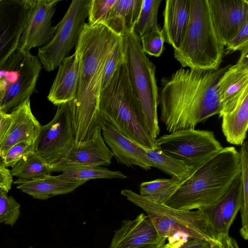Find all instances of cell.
Here are the masks:
<instances>
[{
	"label": "cell",
	"mask_w": 248,
	"mask_h": 248,
	"mask_svg": "<svg viewBox=\"0 0 248 248\" xmlns=\"http://www.w3.org/2000/svg\"><path fill=\"white\" fill-rule=\"evenodd\" d=\"M113 157L103 138L101 129H97L87 140L80 142L74 140L66 155L59 162L106 166L111 164Z\"/></svg>",
	"instance_id": "cell-20"
},
{
	"label": "cell",
	"mask_w": 248,
	"mask_h": 248,
	"mask_svg": "<svg viewBox=\"0 0 248 248\" xmlns=\"http://www.w3.org/2000/svg\"><path fill=\"white\" fill-rule=\"evenodd\" d=\"M101 130L105 142L118 162L128 167L137 166L145 170L155 167L140 145L123 135L108 122H105Z\"/></svg>",
	"instance_id": "cell-19"
},
{
	"label": "cell",
	"mask_w": 248,
	"mask_h": 248,
	"mask_svg": "<svg viewBox=\"0 0 248 248\" xmlns=\"http://www.w3.org/2000/svg\"><path fill=\"white\" fill-rule=\"evenodd\" d=\"M121 194L147 214L160 238L170 239L186 235L190 238L203 239L216 244L208 225L204 210L184 211L153 202L131 190Z\"/></svg>",
	"instance_id": "cell-7"
},
{
	"label": "cell",
	"mask_w": 248,
	"mask_h": 248,
	"mask_svg": "<svg viewBox=\"0 0 248 248\" xmlns=\"http://www.w3.org/2000/svg\"><path fill=\"white\" fill-rule=\"evenodd\" d=\"M248 90V47L241 51L237 62L228 67L218 80L219 117L230 111Z\"/></svg>",
	"instance_id": "cell-16"
},
{
	"label": "cell",
	"mask_w": 248,
	"mask_h": 248,
	"mask_svg": "<svg viewBox=\"0 0 248 248\" xmlns=\"http://www.w3.org/2000/svg\"><path fill=\"white\" fill-rule=\"evenodd\" d=\"M240 155L241 178L243 187V201L240 209L241 217V227L240 233L242 237L248 239V145L244 142L238 151Z\"/></svg>",
	"instance_id": "cell-30"
},
{
	"label": "cell",
	"mask_w": 248,
	"mask_h": 248,
	"mask_svg": "<svg viewBox=\"0 0 248 248\" xmlns=\"http://www.w3.org/2000/svg\"><path fill=\"white\" fill-rule=\"evenodd\" d=\"M121 36L130 82L141 108L148 133L155 141L160 134L155 66L143 51L140 38L134 30Z\"/></svg>",
	"instance_id": "cell-6"
},
{
	"label": "cell",
	"mask_w": 248,
	"mask_h": 248,
	"mask_svg": "<svg viewBox=\"0 0 248 248\" xmlns=\"http://www.w3.org/2000/svg\"><path fill=\"white\" fill-rule=\"evenodd\" d=\"M11 120L10 113H4L0 110V144L8 129Z\"/></svg>",
	"instance_id": "cell-40"
},
{
	"label": "cell",
	"mask_w": 248,
	"mask_h": 248,
	"mask_svg": "<svg viewBox=\"0 0 248 248\" xmlns=\"http://www.w3.org/2000/svg\"><path fill=\"white\" fill-rule=\"evenodd\" d=\"M155 149L194 169L223 148L214 132L195 128L162 135L155 140Z\"/></svg>",
	"instance_id": "cell-10"
},
{
	"label": "cell",
	"mask_w": 248,
	"mask_h": 248,
	"mask_svg": "<svg viewBox=\"0 0 248 248\" xmlns=\"http://www.w3.org/2000/svg\"><path fill=\"white\" fill-rule=\"evenodd\" d=\"M27 12L25 0H0V65L17 47Z\"/></svg>",
	"instance_id": "cell-14"
},
{
	"label": "cell",
	"mask_w": 248,
	"mask_h": 248,
	"mask_svg": "<svg viewBox=\"0 0 248 248\" xmlns=\"http://www.w3.org/2000/svg\"><path fill=\"white\" fill-rule=\"evenodd\" d=\"M228 248H240L235 239L229 236L227 237Z\"/></svg>",
	"instance_id": "cell-41"
},
{
	"label": "cell",
	"mask_w": 248,
	"mask_h": 248,
	"mask_svg": "<svg viewBox=\"0 0 248 248\" xmlns=\"http://www.w3.org/2000/svg\"><path fill=\"white\" fill-rule=\"evenodd\" d=\"M181 183L173 177L142 182L140 186L139 194L153 202L162 204L174 193Z\"/></svg>",
	"instance_id": "cell-29"
},
{
	"label": "cell",
	"mask_w": 248,
	"mask_h": 248,
	"mask_svg": "<svg viewBox=\"0 0 248 248\" xmlns=\"http://www.w3.org/2000/svg\"><path fill=\"white\" fill-rule=\"evenodd\" d=\"M60 0H25L28 8L24 29L17 47L30 51L48 43L56 31L52 26V19Z\"/></svg>",
	"instance_id": "cell-12"
},
{
	"label": "cell",
	"mask_w": 248,
	"mask_h": 248,
	"mask_svg": "<svg viewBox=\"0 0 248 248\" xmlns=\"http://www.w3.org/2000/svg\"><path fill=\"white\" fill-rule=\"evenodd\" d=\"M142 0H117L102 23L118 35L134 30Z\"/></svg>",
	"instance_id": "cell-25"
},
{
	"label": "cell",
	"mask_w": 248,
	"mask_h": 248,
	"mask_svg": "<svg viewBox=\"0 0 248 248\" xmlns=\"http://www.w3.org/2000/svg\"><path fill=\"white\" fill-rule=\"evenodd\" d=\"M74 141L69 103L58 106L55 115L47 124L42 125L35 143V152L49 165L66 155Z\"/></svg>",
	"instance_id": "cell-11"
},
{
	"label": "cell",
	"mask_w": 248,
	"mask_h": 248,
	"mask_svg": "<svg viewBox=\"0 0 248 248\" xmlns=\"http://www.w3.org/2000/svg\"><path fill=\"white\" fill-rule=\"evenodd\" d=\"M30 248H33V247H31V246H30Z\"/></svg>",
	"instance_id": "cell-44"
},
{
	"label": "cell",
	"mask_w": 248,
	"mask_h": 248,
	"mask_svg": "<svg viewBox=\"0 0 248 248\" xmlns=\"http://www.w3.org/2000/svg\"><path fill=\"white\" fill-rule=\"evenodd\" d=\"M78 57L76 51L63 60L47 95L51 103L58 106L74 99L78 86Z\"/></svg>",
	"instance_id": "cell-21"
},
{
	"label": "cell",
	"mask_w": 248,
	"mask_h": 248,
	"mask_svg": "<svg viewBox=\"0 0 248 248\" xmlns=\"http://www.w3.org/2000/svg\"><path fill=\"white\" fill-rule=\"evenodd\" d=\"M241 172L238 151L223 147L194 169L163 204L184 211L205 209L224 196Z\"/></svg>",
	"instance_id": "cell-3"
},
{
	"label": "cell",
	"mask_w": 248,
	"mask_h": 248,
	"mask_svg": "<svg viewBox=\"0 0 248 248\" xmlns=\"http://www.w3.org/2000/svg\"><path fill=\"white\" fill-rule=\"evenodd\" d=\"M91 1L72 0L63 17L56 25L53 38L38 48L37 57L46 71H52L59 67L76 46L88 16Z\"/></svg>",
	"instance_id": "cell-9"
},
{
	"label": "cell",
	"mask_w": 248,
	"mask_h": 248,
	"mask_svg": "<svg viewBox=\"0 0 248 248\" xmlns=\"http://www.w3.org/2000/svg\"><path fill=\"white\" fill-rule=\"evenodd\" d=\"M243 201L241 173L234 180L227 192L217 203L203 210L216 243L229 235V231Z\"/></svg>",
	"instance_id": "cell-13"
},
{
	"label": "cell",
	"mask_w": 248,
	"mask_h": 248,
	"mask_svg": "<svg viewBox=\"0 0 248 248\" xmlns=\"http://www.w3.org/2000/svg\"><path fill=\"white\" fill-rule=\"evenodd\" d=\"M87 181L62 179L49 175L30 181L17 179L14 182L16 188L33 198L45 200L52 197L66 194L76 190Z\"/></svg>",
	"instance_id": "cell-23"
},
{
	"label": "cell",
	"mask_w": 248,
	"mask_h": 248,
	"mask_svg": "<svg viewBox=\"0 0 248 248\" xmlns=\"http://www.w3.org/2000/svg\"><path fill=\"white\" fill-rule=\"evenodd\" d=\"M189 17L181 43L174 50L182 68L215 70L222 62L225 46L213 23L208 0H189Z\"/></svg>",
	"instance_id": "cell-5"
},
{
	"label": "cell",
	"mask_w": 248,
	"mask_h": 248,
	"mask_svg": "<svg viewBox=\"0 0 248 248\" xmlns=\"http://www.w3.org/2000/svg\"></svg>",
	"instance_id": "cell-46"
},
{
	"label": "cell",
	"mask_w": 248,
	"mask_h": 248,
	"mask_svg": "<svg viewBox=\"0 0 248 248\" xmlns=\"http://www.w3.org/2000/svg\"><path fill=\"white\" fill-rule=\"evenodd\" d=\"M216 31L225 46L248 22V0H208Z\"/></svg>",
	"instance_id": "cell-15"
},
{
	"label": "cell",
	"mask_w": 248,
	"mask_h": 248,
	"mask_svg": "<svg viewBox=\"0 0 248 248\" xmlns=\"http://www.w3.org/2000/svg\"><path fill=\"white\" fill-rule=\"evenodd\" d=\"M11 122L0 144V158L13 146L22 141L35 142L41 125L33 114L30 99L10 113Z\"/></svg>",
	"instance_id": "cell-18"
},
{
	"label": "cell",
	"mask_w": 248,
	"mask_h": 248,
	"mask_svg": "<svg viewBox=\"0 0 248 248\" xmlns=\"http://www.w3.org/2000/svg\"><path fill=\"white\" fill-rule=\"evenodd\" d=\"M124 62V53L122 36L108 58L102 76L101 90L108 82L117 68Z\"/></svg>",
	"instance_id": "cell-35"
},
{
	"label": "cell",
	"mask_w": 248,
	"mask_h": 248,
	"mask_svg": "<svg viewBox=\"0 0 248 248\" xmlns=\"http://www.w3.org/2000/svg\"><path fill=\"white\" fill-rule=\"evenodd\" d=\"M13 176L10 170L0 164V188L9 192L12 188Z\"/></svg>",
	"instance_id": "cell-39"
},
{
	"label": "cell",
	"mask_w": 248,
	"mask_h": 248,
	"mask_svg": "<svg viewBox=\"0 0 248 248\" xmlns=\"http://www.w3.org/2000/svg\"><path fill=\"white\" fill-rule=\"evenodd\" d=\"M117 0H91L88 11V24L103 23Z\"/></svg>",
	"instance_id": "cell-36"
},
{
	"label": "cell",
	"mask_w": 248,
	"mask_h": 248,
	"mask_svg": "<svg viewBox=\"0 0 248 248\" xmlns=\"http://www.w3.org/2000/svg\"><path fill=\"white\" fill-rule=\"evenodd\" d=\"M229 66L206 71L181 68L162 78L158 106L160 119L170 133L194 129L219 114L217 83Z\"/></svg>",
	"instance_id": "cell-2"
},
{
	"label": "cell",
	"mask_w": 248,
	"mask_h": 248,
	"mask_svg": "<svg viewBox=\"0 0 248 248\" xmlns=\"http://www.w3.org/2000/svg\"><path fill=\"white\" fill-rule=\"evenodd\" d=\"M121 38L102 23H86L76 46L78 77L75 98L69 103L74 140L89 139L106 121L99 110L102 76L106 61Z\"/></svg>",
	"instance_id": "cell-1"
},
{
	"label": "cell",
	"mask_w": 248,
	"mask_h": 248,
	"mask_svg": "<svg viewBox=\"0 0 248 248\" xmlns=\"http://www.w3.org/2000/svg\"><path fill=\"white\" fill-rule=\"evenodd\" d=\"M168 241L167 244H164L159 248H211L214 245L205 240L190 238L186 235L168 239Z\"/></svg>",
	"instance_id": "cell-37"
},
{
	"label": "cell",
	"mask_w": 248,
	"mask_h": 248,
	"mask_svg": "<svg viewBox=\"0 0 248 248\" xmlns=\"http://www.w3.org/2000/svg\"><path fill=\"white\" fill-rule=\"evenodd\" d=\"M52 172H62L57 175L62 179L88 181L96 179H125L126 176L120 171L108 170L98 166L73 163L57 162L49 165Z\"/></svg>",
	"instance_id": "cell-26"
},
{
	"label": "cell",
	"mask_w": 248,
	"mask_h": 248,
	"mask_svg": "<svg viewBox=\"0 0 248 248\" xmlns=\"http://www.w3.org/2000/svg\"><path fill=\"white\" fill-rule=\"evenodd\" d=\"M8 192L0 189V223L14 225L20 215V205Z\"/></svg>",
	"instance_id": "cell-32"
},
{
	"label": "cell",
	"mask_w": 248,
	"mask_h": 248,
	"mask_svg": "<svg viewBox=\"0 0 248 248\" xmlns=\"http://www.w3.org/2000/svg\"><path fill=\"white\" fill-rule=\"evenodd\" d=\"M162 0H142L141 10L134 31L140 37L158 28L157 15Z\"/></svg>",
	"instance_id": "cell-31"
},
{
	"label": "cell",
	"mask_w": 248,
	"mask_h": 248,
	"mask_svg": "<svg viewBox=\"0 0 248 248\" xmlns=\"http://www.w3.org/2000/svg\"><path fill=\"white\" fill-rule=\"evenodd\" d=\"M166 240V239L163 238L158 243H157L155 245H152L150 246H148V247H145L144 248H159L160 247H161L164 244H165Z\"/></svg>",
	"instance_id": "cell-43"
},
{
	"label": "cell",
	"mask_w": 248,
	"mask_h": 248,
	"mask_svg": "<svg viewBox=\"0 0 248 248\" xmlns=\"http://www.w3.org/2000/svg\"><path fill=\"white\" fill-rule=\"evenodd\" d=\"M221 118L222 131L227 142L242 145L245 142L248 128V90L234 108Z\"/></svg>",
	"instance_id": "cell-24"
},
{
	"label": "cell",
	"mask_w": 248,
	"mask_h": 248,
	"mask_svg": "<svg viewBox=\"0 0 248 248\" xmlns=\"http://www.w3.org/2000/svg\"><path fill=\"white\" fill-rule=\"evenodd\" d=\"M42 65L37 56L18 47L0 65V110L10 113L35 90Z\"/></svg>",
	"instance_id": "cell-8"
},
{
	"label": "cell",
	"mask_w": 248,
	"mask_h": 248,
	"mask_svg": "<svg viewBox=\"0 0 248 248\" xmlns=\"http://www.w3.org/2000/svg\"><path fill=\"white\" fill-rule=\"evenodd\" d=\"M189 0H166L162 31L165 42L176 49L186 31L189 17Z\"/></svg>",
	"instance_id": "cell-22"
},
{
	"label": "cell",
	"mask_w": 248,
	"mask_h": 248,
	"mask_svg": "<svg viewBox=\"0 0 248 248\" xmlns=\"http://www.w3.org/2000/svg\"><path fill=\"white\" fill-rule=\"evenodd\" d=\"M162 239L148 216L142 213L122 222L114 232L109 248H144Z\"/></svg>",
	"instance_id": "cell-17"
},
{
	"label": "cell",
	"mask_w": 248,
	"mask_h": 248,
	"mask_svg": "<svg viewBox=\"0 0 248 248\" xmlns=\"http://www.w3.org/2000/svg\"><path fill=\"white\" fill-rule=\"evenodd\" d=\"M13 176L18 179L30 181L51 175L50 166L35 151L28 154L12 167Z\"/></svg>",
	"instance_id": "cell-27"
},
{
	"label": "cell",
	"mask_w": 248,
	"mask_h": 248,
	"mask_svg": "<svg viewBox=\"0 0 248 248\" xmlns=\"http://www.w3.org/2000/svg\"><path fill=\"white\" fill-rule=\"evenodd\" d=\"M143 51L145 54L159 57L164 51V36L159 28L154 29L140 37Z\"/></svg>",
	"instance_id": "cell-33"
},
{
	"label": "cell",
	"mask_w": 248,
	"mask_h": 248,
	"mask_svg": "<svg viewBox=\"0 0 248 248\" xmlns=\"http://www.w3.org/2000/svg\"><path fill=\"white\" fill-rule=\"evenodd\" d=\"M99 110L105 121L126 137L141 146L155 149L124 61L101 90Z\"/></svg>",
	"instance_id": "cell-4"
},
{
	"label": "cell",
	"mask_w": 248,
	"mask_h": 248,
	"mask_svg": "<svg viewBox=\"0 0 248 248\" xmlns=\"http://www.w3.org/2000/svg\"><path fill=\"white\" fill-rule=\"evenodd\" d=\"M35 143L22 141L14 145L1 158L0 164L7 168L13 167L24 156L35 151Z\"/></svg>",
	"instance_id": "cell-34"
},
{
	"label": "cell",
	"mask_w": 248,
	"mask_h": 248,
	"mask_svg": "<svg viewBox=\"0 0 248 248\" xmlns=\"http://www.w3.org/2000/svg\"><path fill=\"white\" fill-rule=\"evenodd\" d=\"M222 239L219 242L213 245V248H228L227 237Z\"/></svg>",
	"instance_id": "cell-42"
},
{
	"label": "cell",
	"mask_w": 248,
	"mask_h": 248,
	"mask_svg": "<svg viewBox=\"0 0 248 248\" xmlns=\"http://www.w3.org/2000/svg\"><path fill=\"white\" fill-rule=\"evenodd\" d=\"M213 245L211 246V248H213Z\"/></svg>",
	"instance_id": "cell-45"
},
{
	"label": "cell",
	"mask_w": 248,
	"mask_h": 248,
	"mask_svg": "<svg viewBox=\"0 0 248 248\" xmlns=\"http://www.w3.org/2000/svg\"><path fill=\"white\" fill-rule=\"evenodd\" d=\"M226 53L242 51L248 47V22L245 23L236 35L225 46Z\"/></svg>",
	"instance_id": "cell-38"
},
{
	"label": "cell",
	"mask_w": 248,
	"mask_h": 248,
	"mask_svg": "<svg viewBox=\"0 0 248 248\" xmlns=\"http://www.w3.org/2000/svg\"><path fill=\"white\" fill-rule=\"evenodd\" d=\"M146 152L155 167L175 178L181 182L186 179L194 169L183 161L165 154L157 149H151L141 146Z\"/></svg>",
	"instance_id": "cell-28"
}]
</instances>
